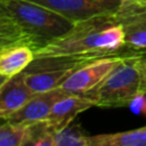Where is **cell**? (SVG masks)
<instances>
[{
    "label": "cell",
    "instance_id": "obj_1",
    "mask_svg": "<svg viewBox=\"0 0 146 146\" xmlns=\"http://www.w3.org/2000/svg\"><path fill=\"white\" fill-rule=\"evenodd\" d=\"M73 25L56 11L29 0L0 2V48L27 46L35 51Z\"/></svg>",
    "mask_w": 146,
    "mask_h": 146
},
{
    "label": "cell",
    "instance_id": "obj_2",
    "mask_svg": "<svg viewBox=\"0 0 146 146\" xmlns=\"http://www.w3.org/2000/svg\"><path fill=\"white\" fill-rule=\"evenodd\" d=\"M125 44L124 31L114 14L97 16L78 24L64 35L34 51L35 58L91 52H115Z\"/></svg>",
    "mask_w": 146,
    "mask_h": 146
},
{
    "label": "cell",
    "instance_id": "obj_3",
    "mask_svg": "<svg viewBox=\"0 0 146 146\" xmlns=\"http://www.w3.org/2000/svg\"><path fill=\"white\" fill-rule=\"evenodd\" d=\"M144 54L138 51L121 62L97 87L86 92L98 107L129 106L139 92V71L137 60Z\"/></svg>",
    "mask_w": 146,
    "mask_h": 146
},
{
    "label": "cell",
    "instance_id": "obj_4",
    "mask_svg": "<svg viewBox=\"0 0 146 146\" xmlns=\"http://www.w3.org/2000/svg\"><path fill=\"white\" fill-rule=\"evenodd\" d=\"M132 54L135 51H122L121 49L112 55L97 58L71 74L59 89L66 94H86L97 87L121 62Z\"/></svg>",
    "mask_w": 146,
    "mask_h": 146
},
{
    "label": "cell",
    "instance_id": "obj_5",
    "mask_svg": "<svg viewBox=\"0 0 146 146\" xmlns=\"http://www.w3.org/2000/svg\"><path fill=\"white\" fill-rule=\"evenodd\" d=\"M47 7L62 15L73 24L102 16L114 14L123 0H29Z\"/></svg>",
    "mask_w": 146,
    "mask_h": 146
},
{
    "label": "cell",
    "instance_id": "obj_6",
    "mask_svg": "<svg viewBox=\"0 0 146 146\" xmlns=\"http://www.w3.org/2000/svg\"><path fill=\"white\" fill-rule=\"evenodd\" d=\"M115 17L124 31L125 44L135 49H146V2L123 0Z\"/></svg>",
    "mask_w": 146,
    "mask_h": 146
},
{
    "label": "cell",
    "instance_id": "obj_7",
    "mask_svg": "<svg viewBox=\"0 0 146 146\" xmlns=\"http://www.w3.org/2000/svg\"><path fill=\"white\" fill-rule=\"evenodd\" d=\"M92 106H95V102L87 95L68 94L52 105L46 122L55 132L72 123L78 114L89 110Z\"/></svg>",
    "mask_w": 146,
    "mask_h": 146
},
{
    "label": "cell",
    "instance_id": "obj_8",
    "mask_svg": "<svg viewBox=\"0 0 146 146\" xmlns=\"http://www.w3.org/2000/svg\"><path fill=\"white\" fill-rule=\"evenodd\" d=\"M34 95L35 92L25 81L24 71L2 82L0 86V117L2 121L22 108Z\"/></svg>",
    "mask_w": 146,
    "mask_h": 146
},
{
    "label": "cell",
    "instance_id": "obj_9",
    "mask_svg": "<svg viewBox=\"0 0 146 146\" xmlns=\"http://www.w3.org/2000/svg\"><path fill=\"white\" fill-rule=\"evenodd\" d=\"M66 95L68 94L62 91L59 88L50 91L38 92L6 121L14 123H35L39 121H44L48 117L52 105Z\"/></svg>",
    "mask_w": 146,
    "mask_h": 146
},
{
    "label": "cell",
    "instance_id": "obj_10",
    "mask_svg": "<svg viewBox=\"0 0 146 146\" xmlns=\"http://www.w3.org/2000/svg\"><path fill=\"white\" fill-rule=\"evenodd\" d=\"M34 58L35 55L33 49L27 46H10L0 48L1 83L25 71Z\"/></svg>",
    "mask_w": 146,
    "mask_h": 146
},
{
    "label": "cell",
    "instance_id": "obj_11",
    "mask_svg": "<svg viewBox=\"0 0 146 146\" xmlns=\"http://www.w3.org/2000/svg\"><path fill=\"white\" fill-rule=\"evenodd\" d=\"M89 146H146V125L128 131L90 136Z\"/></svg>",
    "mask_w": 146,
    "mask_h": 146
},
{
    "label": "cell",
    "instance_id": "obj_12",
    "mask_svg": "<svg viewBox=\"0 0 146 146\" xmlns=\"http://www.w3.org/2000/svg\"><path fill=\"white\" fill-rule=\"evenodd\" d=\"M31 123H14L3 121L0 127V146L30 145Z\"/></svg>",
    "mask_w": 146,
    "mask_h": 146
},
{
    "label": "cell",
    "instance_id": "obj_13",
    "mask_svg": "<svg viewBox=\"0 0 146 146\" xmlns=\"http://www.w3.org/2000/svg\"><path fill=\"white\" fill-rule=\"evenodd\" d=\"M89 135L78 123H70L54 132L55 146H89Z\"/></svg>",
    "mask_w": 146,
    "mask_h": 146
},
{
    "label": "cell",
    "instance_id": "obj_14",
    "mask_svg": "<svg viewBox=\"0 0 146 146\" xmlns=\"http://www.w3.org/2000/svg\"><path fill=\"white\" fill-rule=\"evenodd\" d=\"M129 108L135 114L146 115V94H137L130 102Z\"/></svg>",
    "mask_w": 146,
    "mask_h": 146
},
{
    "label": "cell",
    "instance_id": "obj_15",
    "mask_svg": "<svg viewBox=\"0 0 146 146\" xmlns=\"http://www.w3.org/2000/svg\"><path fill=\"white\" fill-rule=\"evenodd\" d=\"M137 66L139 71V92L138 94H146V57L140 56L137 60Z\"/></svg>",
    "mask_w": 146,
    "mask_h": 146
},
{
    "label": "cell",
    "instance_id": "obj_16",
    "mask_svg": "<svg viewBox=\"0 0 146 146\" xmlns=\"http://www.w3.org/2000/svg\"><path fill=\"white\" fill-rule=\"evenodd\" d=\"M6 1H10V0H0V2H6Z\"/></svg>",
    "mask_w": 146,
    "mask_h": 146
},
{
    "label": "cell",
    "instance_id": "obj_17",
    "mask_svg": "<svg viewBox=\"0 0 146 146\" xmlns=\"http://www.w3.org/2000/svg\"><path fill=\"white\" fill-rule=\"evenodd\" d=\"M139 1H143V2H146V0H139Z\"/></svg>",
    "mask_w": 146,
    "mask_h": 146
}]
</instances>
